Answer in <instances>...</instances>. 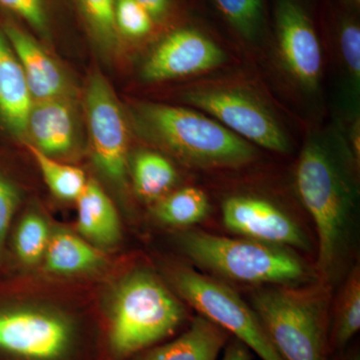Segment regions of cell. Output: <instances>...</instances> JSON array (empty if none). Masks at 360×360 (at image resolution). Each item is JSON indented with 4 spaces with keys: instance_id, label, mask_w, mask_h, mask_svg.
Segmentation results:
<instances>
[{
    "instance_id": "11",
    "label": "cell",
    "mask_w": 360,
    "mask_h": 360,
    "mask_svg": "<svg viewBox=\"0 0 360 360\" xmlns=\"http://www.w3.org/2000/svg\"><path fill=\"white\" fill-rule=\"evenodd\" d=\"M232 56L212 37L193 27L179 28L158 42L144 60L141 77L148 82L200 78L231 65Z\"/></svg>"
},
{
    "instance_id": "27",
    "label": "cell",
    "mask_w": 360,
    "mask_h": 360,
    "mask_svg": "<svg viewBox=\"0 0 360 360\" xmlns=\"http://www.w3.org/2000/svg\"><path fill=\"white\" fill-rule=\"evenodd\" d=\"M115 15L116 30L129 39H143L153 30V18L135 0H115Z\"/></svg>"
},
{
    "instance_id": "8",
    "label": "cell",
    "mask_w": 360,
    "mask_h": 360,
    "mask_svg": "<svg viewBox=\"0 0 360 360\" xmlns=\"http://www.w3.org/2000/svg\"><path fill=\"white\" fill-rule=\"evenodd\" d=\"M77 321L54 310L0 309V360H84Z\"/></svg>"
},
{
    "instance_id": "15",
    "label": "cell",
    "mask_w": 360,
    "mask_h": 360,
    "mask_svg": "<svg viewBox=\"0 0 360 360\" xmlns=\"http://www.w3.org/2000/svg\"><path fill=\"white\" fill-rule=\"evenodd\" d=\"M226 330L198 315L188 328L169 342L134 356V360H217L229 341Z\"/></svg>"
},
{
    "instance_id": "22",
    "label": "cell",
    "mask_w": 360,
    "mask_h": 360,
    "mask_svg": "<svg viewBox=\"0 0 360 360\" xmlns=\"http://www.w3.org/2000/svg\"><path fill=\"white\" fill-rule=\"evenodd\" d=\"M241 41L257 49L264 37V0H212Z\"/></svg>"
},
{
    "instance_id": "19",
    "label": "cell",
    "mask_w": 360,
    "mask_h": 360,
    "mask_svg": "<svg viewBox=\"0 0 360 360\" xmlns=\"http://www.w3.org/2000/svg\"><path fill=\"white\" fill-rule=\"evenodd\" d=\"M360 329V270L354 266L341 288L329 323L331 352L347 347Z\"/></svg>"
},
{
    "instance_id": "25",
    "label": "cell",
    "mask_w": 360,
    "mask_h": 360,
    "mask_svg": "<svg viewBox=\"0 0 360 360\" xmlns=\"http://www.w3.org/2000/svg\"><path fill=\"white\" fill-rule=\"evenodd\" d=\"M46 221L37 213L25 215L14 234V250L26 265L39 264L51 238Z\"/></svg>"
},
{
    "instance_id": "17",
    "label": "cell",
    "mask_w": 360,
    "mask_h": 360,
    "mask_svg": "<svg viewBox=\"0 0 360 360\" xmlns=\"http://www.w3.org/2000/svg\"><path fill=\"white\" fill-rule=\"evenodd\" d=\"M77 201L80 233L98 245H116L122 236V227L115 205L103 188L96 182L87 181Z\"/></svg>"
},
{
    "instance_id": "10",
    "label": "cell",
    "mask_w": 360,
    "mask_h": 360,
    "mask_svg": "<svg viewBox=\"0 0 360 360\" xmlns=\"http://www.w3.org/2000/svg\"><path fill=\"white\" fill-rule=\"evenodd\" d=\"M85 111L94 163L104 176L123 186L129 167L127 122L115 92L99 72L89 78Z\"/></svg>"
},
{
    "instance_id": "21",
    "label": "cell",
    "mask_w": 360,
    "mask_h": 360,
    "mask_svg": "<svg viewBox=\"0 0 360 360\" xmlns=\"http://www.w3.org/2000/svg\"><path fill=\"white\" fill-rule=\"evenodd\" d=\"M210 212L207 194L198 187L187 186L158 200L156 219L174 227H188L205 220Z\"/></svg>"
},
{
    "instance_id": "29",
    "label": "cell",
    "mask_w": 360,
    "mask_h": 360,
    "mask_svg": "<svg viewBox=\"0 0 360 360\" xmlns=\"http://www.w3.org/2000/svg\"><path fill=\"white\" fill-rule=\"evenodd\" d=\"M18 200L20 198L15 187L0 176V257L4 250L9 225L18 207Z\"/></svg>"
},
{
    "instance_id": "30",
    "label": "cell",
    "mask_w": 360,
    "mask_h": 360,
    "mask_svg": "<svg viewBox=\"0 0 360 360\" xmlns=\"http://www.w3.org/2000/svg\"><path fill=\"white\" fill-rule=\"evenodd\" d=\"M253 352L246 347L245 343L234 338L227 343L224 349L221 360H252Z\"/></svg>"
},
{
    "instance_id": "26",
    "label": "cell",
    "mask_w": 360,
    "mask_h": 360,
    "mask_svg": "<svg viewBox=\"0 0 360 360\" xmlns=\"http://www.w3.org/2000/svg\"><path fill=\"white\" fill-rule=\"evenodd\" d=\"M92 35L103 46L110 49L117 42L115 0H77Z\"/></svg>"
},
{
    "instance_id": "2",
    "label": "cell",
    "mask_w": 360,
    "mask_h": 360,
    "mask_svg": "<svg viewBox=\"0 0 360 360\" xmlns=\"http://www.w3.org/2000/svg\"><path fill=\"white\" fill-rule=\"evenodd\" d=\"M135 129L146 141L200 169H239L257 161L259 148L210 115L188 106L139 101Z\"/></svg>"
},
{
    "instance_id": "32",
    "label": "cell",
    "mask_w": 360,
    "mask_h": 360,
    "mask_svg": "<svg viewBox=\"0 0 360 360\" xmlns=\"http://www.w3.org/2000/svg\"><path fill=\"white\" fill-rule=\"evenodd\" d=\"M338 360H360L359 354V352H354L352 354H345V356Z\"/></svg>"
},
{
    "instance_id": "24",
    "label": "cell",
    "mask_w": 360,
    "mask_h": 360,
    "mask_svg": "<svg viewBox=\"0 0 360 360\" xmlns=\"http://www.w3.org/2000/svg\"><path fill=\"white\" fill-rule=\"evenodd\" d=\"M28 149L51 193L60 200H77L87 184L84 172L79 168L58 162L32 144H28Z\"/></svg>"
},
{
    "instance_id": "31",
    "label": "cell",
    "mask_w": 360,
    "mask_h": 360,
    "mask_svg": "<svg viewBox=\"0 0 360 360\" xmlns=\"http://www.w3.org/2000/svg\"><path fill=\"white\" fill-rule=\"evenodd\" d=\"M151 16L153 21L165 18L172 6V0H135Z\"/></svg>"
},
{
    "instance_id": "18",
    "label": "cell",
    "mask_w": 360,
    "mask_h": 360,
    "mask_svg": "<svg viewBox=\"0 0 360 360\" xmlns=\"http://www.w3.org/2000/svg\"><path fill=\"white\" fill-rule=\"evenodd\" d=\"M44 258L45 269L65 276L89 271L103 262V257L94 246L68 231L51 234Z\"/></svg>"
},
{
    "instance_id": "14",
    "label": "cell",
    "mask_w": 360,
    "mask_h": 360,
    "mask_svg": "<svg viewBox=\"0 0 360 360\" xmlns=\"http://www.w3.org/2000/svg\"><path fill=\"white\" fill-rule=\"evenodd\" d=\"M26 134L32 146L49 156L65 155L77 136L75 112L63 97L34 101L28 116Z\"/></svg>"
},
{
    "instance_id": "16",
    "label": "cell",
    "mask_w": 360,
    "mask_h": 360,
    "mask_svg": "<svg viewBox=\"0 0 360 360\" xmlns=\"http://www.w3.org/2000/svg\"><path fill=\"white\" fill-rule=\"evenodd\" d=\"M33 103L22 66L0 27V115L18 136L26 134Z\"/></svg>"
},
{
    "instance_id": "1",
    "label": "cell",
    "mask_w": 360,
    "mask_h": 360,
    "mask_svg": "<svg viewBox=\"0 0 360 360\" xmlns=\"http://www.w3.org/2000/svg\"><path fill=\"white\" fill-rule=\"evenodd\" d=\"M350 153L341 132L314 130L296 165V191L316 229V274L322 278L330 276L340 257L354 207V186L343 161L354 158Z\"/></svg>"
},
{
    "instance_id": "13",
    "label": "cell",
    "mask_w": 360,
    "mask_h": 360,
    "mask_svg": "<svg viewBox=\"0 0 360 360\" xmlns=\"http://www.w3.org/2000/svg\"><path fill=\"white\" fill-rule=\"evenodd\" d=\"M2 30L22 66L33 101L65 96L68 84L56 61L18 26L6 23Z\"/></svg>"
},
{
    "instance_id": "6",
    "label": "cell",
    "mask_w": 360,
    "mask_h": 360,
    "mask_svg": "<svg viewBox=\"0 0 360 360\" xmlns=\"http://www.w3.org/2000/svg\"><path fill=\"white\" fill-rule=\"evenodd\" d=\"M182 251L200 269L214 276L248 284L295 285L314 283V271L290 248L187 231L179 238Z\"/></svg>"
},
{
    "instance_id": "33",
    "label": "cell",
    "mask_w": 360,
    "mask_h": 360,
    "mask_svg": "<svg viewBox=\"0 0 360 360\" xmlns=\"http://www.w3.org/2000/svg\"><path fill=\"white\" fill-rule=\"evenodd\" d=\"M355 2H359V0H354Z\"/></svg>"
},
{
    "instance_id": "3",
    "label": "cell",
    "mask_w": 360,
    "mask_h": 360,
    "mask_svg": "<svg viewBox=\"0 0 360 360\" xmlns=\"http://www.w3.org/2000/svg\"><path fill=\"white\" fill-rule=\"evenodd\" d=\"M177 96L184 105L210 115L258 148L279 155L292 149L283 111L253 78L213 73L189 82Z\"/></svg>"
},
{
    "instance_id": "28",
    "label": "cell",
    "mask_w": 360,
    "mask_h": 360,
    "mask_svg": "<svg viewBox=\"0 0 360 360\" xmlns=\"http://www.w3.org/2000/svg\"><path fill=\"white\" fill-rule=\"evenodd\" d=\"M0 6L15 13L39 32H44L46 28L44 0H0Z\"/></svg>"
},
{
    "instance_id": "9",
    "label": "cell",
    "mask_w": 360,
    "mask_h": 360,
    "mask_svg": "<svg viewBox=\"0 0 360 360\" xmlns=\"http://www.w3.org/2000/svg\"><path fill=\"white\" fill-rule=\"evenodd\" d=\"M170 281L177 295L201 316L245 343L262 360H283L257 314L229 285L191 267H175Z\"/></svg>"
},
{
    "instance_id": "34",
    "label": "cell",
    "mask_w": 360,
    "mask_h": 360,
    "mask_svg": "<svg viewBox=\"0 0 360 360\" xmlns=\"http://www.w3.org/2000/svg\"><path fill=\"white\" fill-rule=\"evenodd\" d=\"M110 360H112V359H110Z\"/></svg>"
},
{
    "instance_id": "23",
    "label": "cell",
    "mask_w": 360,
    "mask_h": 360,
    "mask_svg": "<svg viewBox=\"0 0 360 360\" xmlns=\"http://www.w3.org/2000/svg\"><path fill=\"white\" fill-rule=\"evenodd\" d=\"M335 60L354 105H359L360 86V27L354 18H345L335 35Z\"/></svg>"
},
{
    "instance_id": "20",
    "label": "cell",
    "mask_w": 360,
    "mask_h": 360,
    "mask_svg": "<svg viewBox=\"0 0 360 360\" xmlns=\"http://www.w3.org/2000/svg\"><path fill=\"white\" fill-rule=\"evenodd\" d=\"M174 165L160 153L142 150L135 155L132 179L135 191L146 200H158L167 195L177 181Z\"/></svg>"
},
{
    "instance_id": "4",
    "label": "cell",
    "mask_w": 360,
    "mask_h": 360,
    "mask_svg": "<svg viewBox=\"0 0 360 360\" xmlns=\"http://www.w3.org/2000/svg\"><path fill=\"white\" fill-rule=\"evenodd\" d=\"M329 288L323 283L274 285L252 307L283 360H329Z\"/></svg>"
},
{
    "instance_id": "5",
    "label": "cell",
    "mask_w": 360,
    "mask_h": 360,
    "mask_svg": "<svg viewBox=\"0 0 360 360\" xmlns=\"http://www.w3.org/2000/svg\"><path fill=\"white\" fill-rule=\"evenodd\" d=\"M186 309L158 277L136 271L125 277L110 307L104 345L108 359L127 360L174 335Z\"/></svg>"
},
{
    "instance_id": "7",
    "label": "cell",
    "mask_w": 360,
    "mask_h": 360,
    "mask_svg": "<svg viewBox=\"0 0 360 360\" xmlns=\"http://www.w3.org/2000/svg\"><path fill=\"white\" fill-rule=\"evenodd\" d=\"M272 61L288 91L305 104L321 96L326 56L309 13L298 0H278Z\"/></svg>"
},
{
    "instance_id": "12",
    "label": "cell",
    "mask_w": 360,
    "mask_h": 360,
    "mask_svg": "<svg viewBox=\"0 0 360 360\" xmlns=\"http://www.w3.org/2000/svg\"><path fill=\"white\" fill-rule=\"evenodd\" d=\"M222 221L229 231L258 243L310 250L307 234L288 212L269 198L251 193L227 196Z\"/></svg>"
}]
</instances>
